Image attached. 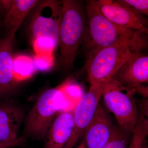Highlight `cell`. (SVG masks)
I'll return each instance as SVG.
<instances>
[{"label": "cell", "mask_w": 148, "mask_h": 148, "mask_svg": "<svg viewBox=\"0 0 148 148\" xmlns=\"http://www.w3.org/2000/svg\"><path fill=\"white\" fill-rule=\"evenodd\" d=\"M61 15L59 32V62L66 70L73 68L78 50L86 38L83 11L79 2L74 0L61 1Z\"/></svg>", "instance_id": "obj_1"}, {"label": "cell", "mask_w": 148, "mask_h": 148, "mask_svg": "<svg viewBox=\"0 0 148 148\" xmlns=\"http://www.w3.org/2000/svg\"><path fill=\"white\" fill-rule=\"evenodd\" d=\"M131 42H123L89 51L86 64L90 85L110 80L135 53L143 48Z\"/></svg>", "instance_id": "obj_2"}, {"label": "cell", "mask_w": 148, "mask_h": 148, "mask_svg": "<svg viewBox=\"0 0 148 148\" xmlns=\"http://www.w3.org/2000/svg\"><path fill=\"white\" fill-rule=\"evenodd\" d=\"M88 46L90 50L114 45L123 42H131L144 47L140 34L135 30L122 28L111 22L101 12L96 1H87Z\"/></svg>", "instance_id": "obj_3"}, {"label": "cell", "mask_w": 148, "mask_h": 148, "mask_svg": "<svg viewBox=\"0 0 148 148\" xmlns=\"http://www.w3.org/2000/svg\"><path fill=\"white\" fill-rule=\"evenodd\" d=\"M68 79L56 87L45 90L37 98L25 118L23 137L44 140L61 107Z\"/></svg>", "instance_id": "obj_4"}, {"label": "cell", "mask_w": 148, "mask_h": 148, "mask_svg": "<svg viewBox=\"0 0 148 148\" xmlns=\"http://www.w3.org/2000/svg\"><path fill=\"white\" fill-rule=\"evenodd\" d=\"M121 84L112 78L103 93L105 105L114 115L120 129L132 133L139 119L135 101L130 93L121 92Z\"/></svg>", "instance_id": "obj_5"}, {"label": "cell", "mask_w": 148, "mask_h": 148, "mask_svg": "<svg viewBox=\"0 0 148 148\" xmlns=\"http://www.w3.org/2000/svg\"><path fill=\"white\" fill-rule=\"evenodd\" d=\"M31 12L29 30L32 40L41 37L48 38L57 47L62 15L61 2L38 1Z\"/></svg>", "instance_id": "obj_6"}, {"label": "cell", "mask_w": 148, "mask_h": 148, "mask_svg": "<svg viewBox=\"0 0 148 148\" xmlns=\"http://www.w3.org/2000/svg\"><path fill=\"white\" fill-rule=\"evenodd\" d=\"M110 80H104L90 85L87 92L81 97L73 109L74 125L71 138L64 148H73L94 116L99 101Z\"/></svg>", "instance_id": "obj_7"}, {"label": "cell", "mask_w": 148, "mask_h": 148, "mask_svg": "<svg viewBox=\"0 0 148 148\" xmlns=\"http://www.w3.org/2000/svg\"><path fill=\"white\" fill-rule=\"evenodd\" d=\"M97 5L102 13L114 24L122 28L147 34L148 29L131 9L118 1L98 0Z\"/></svg>", "instance_id": "obj_8"}, {"label": "cell", "mask_w": 148, "mask_h": 148, "mask_svg": "<svg viewBox=\"0 0 148 148\" xmlns=\"http://www.w3.org/2000/svg\"><path fill=\"white\" fill-rule=\"evenodd\" d=\"M14 36L0 38V100L9 98L18 83L13 71Z\"/></svg>", "instance_id": "obj_9"}, {"label": "cell", "mask_w": 148, "mask_h": 148, "mask_svg": "<svg viewBox=\"0 0 148 148\" xmlns=\"http://www.w3.org/2000/svg\"><path fill=\"white\" fill-rule=\"evenodd\" d=\"M110 117L98 104L94 116L85 130V148H102L110 139L114 129Z\"/></svg>", "instance_id": "obj_10"}, {"label": "cell", "mask_w": 148, "mask_h": 148, "mask_svg": "<svg viewBox=\"0 0 148 148\" xmlns=\"http://www.w3.org/2000/svg\"><path fill=\"white\" fill-rule=\"evenodd\" d=\"M25 118L20 106L9 100H0V144L18 140V132Z\"/></svg>", "instance_id": "obj_11"}, {"label": "cell", "mask_w": 148, "mask_h": 148, "mask_svg": "<svg viewBox=\"0 0 148 148\" xmlns=\"http://www.w3.org/2000/svg\"><path fill=\"white\" fill-rule=\"evenodd\" d=\"M122 85L140 87L148 80V57L137 52L128 59L113 77Z\"/></svg>", "instance_id": "obj_12"}, {"label": "cell", "mask_w": 148, "mask_h": 148, "mask_svg": "<svg viewBox=\"0 0 148 148\" xmlns=\"http://www.w3.org/2000/svg\"><path fill=\"white\" fill-rule=\"evenodd\" d=\"M73 113L72 109L56 116L48 130L43 148H64L73 130Z\"/></svg>", "instance_id": "obj_13"}, {"label": "cell", "mask_w": 148, "mask_h": 148, "mask_svg": "<svg viewBox=\"0 0 148 148\" xmlns=\"http://www.w3.org/2000/svg\"><path fill=\"white\" fill-rule=\"evenodd\" d=\"M38 0H14L12 5L2 21L6 36H15L27 15L34 8Z\"/></svg>", "instance_id": "obj_14"}, {"label": "cell", "mask_w": 148, "mask_h": 148, "mask_svg": "<svg viewBox=\"0 0 148 148\" xmlns=\"http://www.w3.org/2000/svg\"><path fill=\"white\" fill-rule=\"evenodd\" d=\"M13 71L15 79L18 82L30 77L37 72L33 58L26 54L14 56Z\"/></svg>", "instance_id": "obj_15"}, {"label": "cell", "mask_w": 148, "mask_h": 148, "mask_svg": "<svg viewBox=\"0 0 148 148\" xmlns=\"http://www.w3.org/2000/svg\"><path fill=\"white\" fill-rule=\"evenodd\" d=\"M132 138L127 148H143V144L148 134V121L142 112L132 132Z\"/></svg>", "instance_id": "obj_16"}, {"label": "cell", "mask_w": 148, "mask_h": 148, "mask_svg": "<svg viewBox=\"0 0 148 148\" xmlns=\"http://www.w3.org/2000/svg\"><path fill=\"white\" fill-rule=\"evenodd\" d=\"M128 134L114 127L108 141L102 148H127L130 141Z\"/></svg>", "instance_id": "obj_17"}, {"label": "cell", "mask_w": 148, "mask_h": 148, "mask_svg": "<svg viewBox=\"0 0 148 148\" xmlns=\"http://www.w3.org/2000/svg\"><path fill=\"white\" fill-rule=\"evenodd\" d=\"M32 45L35 54L53 55V51L56 48L51 40L44 37L32 40Z\"/></svg>", "instance_id": "obj_18"}, {"label": "cell", "mask_w": 148, "mask_h": 148, "mask_svg": "<svg viewBox=\"0 0 148 148\" xmlns=\"http://www.w3.org/2000/svg\"><path fill=\"white\" fill-rule=\"evenodd\" d=\"M33 60L37 71H48L51 69L54 65V57L53 55L35 54Z\"/></svg>", "instance_id": "obj_19"}, {"label": "cell", "mask_w": 148, "mask_h": 148, "mask_svg": "<svg viewBox=\"0 0 148 148\" xmlns=\"http://www.w3.org/2000/svg\"><path fill=\"white\" fill-rule=\"evenodd\" d=\"M133 11L148 16V0H122L118 1Z\"/></svg>", "instance_id": "obj_20"}, {"label": "cell", "mask_w": 148, "mask_h": 148, "mask_svg": "<svg viewBox=\"0 0 148 148\" xmlns=\"http://www.w3.org/2000/svg\"><path fill=\"white\" fill-rule=\"evenodd\" d=\"M14 0H0V17L3 19L10 9Z\"/></svg>", "instance_id": "obj_21"}, {"label": "cell", "mask_w": 148, "mask_h": 148, "mask_svg": "<svg viewBox=\"0 0 148 148\" xmlns=\"http://www.w3.org/2000/svg\"><path fill=\"white\" fill-rule=\"evenodd\" d=\"M26 140L23 137L19 138L18 140L13 142H8L0 144V148H8L12 147L21 146L25 143Z\"/></svg>", "instance_id": "obj_22"}, {"label": "cell", "mask_w": 148, "mask_h": 148, "mask_svg": "<svg viewBox=\"0 0 148 148\" xmlns=\"http://www.w3.org/2000/svg\"><path fill=\"white\" fill-rule=\"evenodd\" d=\"M2 21V19L0 17V30L1 29V26Z\"/></svg>", "instance_id": "obj_23"}]
</instances>
